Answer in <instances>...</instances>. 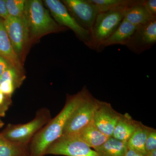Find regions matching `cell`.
I'll use <instances>...</instances> for the list:
<instances>
[{"label": "cell", "instance_id": "603a6c76", "mask_svg": "<svg viewBox=\"0 0 156 156\" xmlns=\"http://www.w3.org/2000/svg\"><path fill=\"white\" fill-rule=\"evenodd\" d=\"M12 103L11 97L6 96L0 91V117H5Z\"/></svg>", "mask_w": 156, "mask_h": 156}, {"label": "cell", "instance_id": "ba28073f", "mask_svg": "<svg viewBox=\"0 0 156 156\" xmlns=\"http://www.w3.org/2000/svg\"><path fill=\"white\" fill-rule=\"evenodd\" d=\"M44 2L54 20L61 26L71 29L78 38L87 47L90 41V32L84 29L78 24L71 16L61 1L45 0Z\"/></svg>", "mask_w": 156, "mask_h": 156}, {"label": "cell", "instance_id": "ac0fdd59", "mask_svg": "<svg viewBox=\"0 0 156 156\" xmlns=\"http://www.w3.org/2000/svg\"><path fill=\"white\" fill-rule=\"evenodd\" d=\"M128 150L127 141L119 140L113 136L109 137L103 144L94 149L98 156H125Z\"/></svg>", "mask_w": 156, "mask_h": 156}, {"label": "cell", "instance_id": "ffe728a7", "mask_svg": "<svg viewBox=\"0 0 156 156\" xmlns=\"http://www.w3.org/2000/svg\"><path fill=\"white\" fill-rule=\"evenodd\" d=\"M98 13L131 7L137 0H89Z\"/></svg>", "mask_w": 156, "mask_h": 156}, {"label": "cell", "instance_id": "277c9868", "mask_svg": "<svg viewBox=\"0 0 156 156\" xmlns=\"http://www.w3.org/2000/svg\"><path fill=\"white\" fill-rule=\"evenodd\" d=\"M52 119L51 113L46 108L38 110L34 118L24 124H9L1 132L11 142L30 144L34 135Z\"/></svg>", "mask_w": 156, "mask_h": 156}, {"label": "cell", "instance_id": "5b68a950", "mask_svg": "<svg viewBox=\"0 0 156 156\" xmlns=\"http://www.w3.org/2000/svg\"><path fill=\"white\" fill-rule=\"evenodd\" d=\"M98 101L87 89L82 101L68 120L62 135L76 134L92 123Z\"/></svg>", "mask_w": 156, "mask_h": 156}, {"label": "cell", "instance_id": "cb8c5ba5", "mask_svg": "<svg viewBox=\"0 0 156 156\" xmlns=\"http://www.w3.org/2000/svg\"><path fill=\"white\" fill-rule=\"evenodd\" d=\"M145 149L147 154L156 149V131L153 128L149 133L147 138Z\"/></svg>", "mask_w": 156, "mask_h": 156}, {"label": "cell", "instance_id": "52a82bcc", "mask_svg": "<svg viewBox=\"0 0 156 156\" xmlns=\"http://www.w3.org/2000/svg\"><path fill=\"white\" fill-rule=\"evenodd\" d=\"M4 24L14 52L22 62L27 48L30 44L28 27L24 17L8 16Z\"/></svg>", "mask_w": 156, "mask_h": 156}, {"label": "cell", "instance_id": "9c48e42d", "mask_svg": "<svg viewBox=\"0 0 156 156\" xmlns=\"http://www.w3.org/2000/svg\"><path fill=\"white\" fill-rule=\"evenodd\" d=\"M71 16L81 27L91 32L98 12L89 0H62Z\"/></svg>", "mask_w": 156, "mask_h": 156}, {"label": "cell", "instance_id": "6da1fadb", "mask_svg": "<svg viewBox=\"0 0 156 156\" xmlns=\"http://www.w3.org/2000/svg\"><path fill=\"white\" fill-rule=\"evenodd\" d=\"M87 89L84 87L75 95L68 96L61 111L34 135L30 143V156H44L48 147L62 135L68 120L82 101Z\"/></svg>", "mask_w": 156, "mask_h": 156}, {"label": "cell", "instance_id": "8992f818", "mask_svg": "<svg viewBox=\"0 0 156 156\" xmlns=\"http://www.w3.org/2000/svg\"><path fill=\"white\" fill-rule=\"evenodd\" d=\"M52 154L66 156H98L75 134L62 135L52 143L45 151L44 156Z\"/></svg>", "mask_w": 156, "mask_h": 156}, {"label": "cell", "instance_id": "4fadbf2b", "mask_svg": "<svg viewBox=\"0 0 156 156\" xmlns=\"http://www.w3.org/2000/svg\"><path fill=\"white\" fill-rule=\"evenodd\" d=\"M136 27L123 19L114 32L101 45L100 52L106 47L112 45L126 46L134 33Z\"/></svg>", "mask_w": 156, "mask_h": 156}, {"label": "cell", "instance_id": "f546056e", "mask_svg": "<svg viewBox=\"0 0 156 156\" xmlns=\"http://www.w3.org/2000/svg\"><path fill=\"white\" fill-rule=\"evenodd\" d=\"M146 156H156V149L148 153Z\"/></svg>", "mask_w": 156, "mask_h": 156}, {"label": "cell", "instance_id": "44dd1931", "mask_svg": "<svg viewBox=\"0 0 156 156\" xmlns=\"http://www.w3.org/2000/svg\"><path fill=\"white\" fill-rule=\"evenodd\" d=\"M25 77L23 73L11 66L6 70L0 77V83L5 81L11 82L17 89L21 86Z\"/></svg>", "mask_w": 156, "mask_h": 156}, {"label": "cell", "instance_id": "83f0119b", "mask_svg": "<svg viewBox=\"0 0 156 156\" xmlns=\"http://www.w3.org/2000/svg\"><path fill=\"white\" fill-rule=\"evenodd\" d=\"M9 16L6 7L5 0H0V18L5 19Z\"/></svg>", "mask_w": 156, "mask_h": 156}, {"label": "cell", "instance_id": "2e32d148", "mask_svg": "<svg viewBox=\"0 0 156 156\" xmlns=\"http://www.w3.org/2000/svg\"><path fill=\"white\" fill-rule=\"evenodd\" d=\"M75 134L94 149L103 144L109 138L94 126L93 122Z\"/></svg>", "mask_w": 156, "mask_h": 156}, {"label": "cell", "instance_id": "f1b7e54d", "mask_svg": "<svg viewBox=\"0 0 156 156\" xmlns=\"http://www.w3.org/2000/svg\"><path fill=\"white\" fill-rule=\"evenodd\" d=\"M125 156H146L137 153L135 152L134 151L128 149L127 151V152L125 155Z\"/></svg>", "mask_w": 156, "mask_h": 156}, {"label": "cell", "instance_id": "30bf717a", "mask_svg": "<svg viewBox=\"0 0 156 156\" xmlns=\"http://www.w3.org/2000/svg\"><path fill=\"white\" fill-rule=\"evenodd\" d=\"M156 43V18L136 27L126 45L130 51L140 54L151 49Z\"/></svg>", "mask_w": 156, "mask_h": 156}, {"label": "cell", "instance_id": "8fae6325", "mask_svg": "<svg viewBox=\"0 0 156 156\" xmlns=\"http://www.w3.org/2000/svg\"><path fill=\"white\" fill-rule=\"evenodd\" d=\"M121 115L112 108L110 104L98 100L93 123L101 132L111 137Z\"/></svg>", "mask_w": 156, "mask_h": 156}, {"label": "cell", "instance_id": "7c38bea8", "mask_svg": "<svg viewBox=\"0 0 156 156\" xmlns=\"http://www.w3.org/2000/svg\"><path fill=\"white\" fill-rule=\"evenodd\" d=\"M0 56H2L15 68L23 73L22 62L14 52L6 32L4 20L0 18Z\"/></svg>", "mask_w": 156, "mask_h": 156}, {"label": "cell", "instance_id": "484cf974", "mask_svg": "<svg viewBox=\"0 0 156 156\" xmlns=\"http://www.w3.org/2000/svg\"><path fill=\"white\" fill-rule=\"evenodd\" d=\"M143 5L152 16L156 17V0H144Z\"/></svg>", "mask_w": 156, "mask_h": 156}, {"label": "cell", "instance_id": "4dcf8cb0", "mask_svg": "<svg viewBox=\"0 0 156 156\" xmlns=\"http://www.w3.org/2000/svg\"><path fill=\"white\" fill-rule=\"evenodd\" d=\"M4 124L5 123L2 121L1 118L0 117V128H2L4 126Z\"/></svg>", "mask_w": 156, "mask_h": 156}, {"label": "cell", "instance_id": "e0dca14e", "mask_svg": "<svg viewBox=\"0 0 156 156\" xmlns=\"http://www.w3.org/2000/svg\"><path fill=\"white\" fill-rule=\"evenodd\" d=\"M152 128L144 126L140 122L138 127L130 137L128 143V149L131 150L143 155H147L145 149V144L149 133Z\"/></svg>", "mask_w": 156, "mask_h": 156}, {"label": "cell", "instance_id": "d4e9b609", "mask_svg": "<svg viewBox=\"0 0 156 156\" xmlns=\"http://www.w3.org/2000/svg\"><path fill=\"white\" fill-rule=\"evenodd\" d=\"M16 88L11 82L5 81L0 83V91L6 96L11 97Z\"/></svg>", "mask_w": 156, "mask_h": 156}, {"label": "cell", "instance_id": "7a4b0ae2", "mask_svg": "<svg viewBox=\"0 0 156 156\" xmlns=\"http://www.w3.org/2000/svg\"><path fill=\"white\" fill-rule=\"evenodd\" d=\"M23 17L28 27L30 44L45 35L67 29L54 20L40 0L26 1Z\"/></svg>", "mask_w": 156, "mask_h": 156}, {"label": "cell", "instance_id": "9a60e30c", "mask_svg": "<svg viewBox=\"0 0 156 156\" xmlns=\"http://www.w3.org/2000/svg\"><path fill=\"white\" fill-rule=\"evenodd\" d=\"M139 123L133 120L128 113L122 114L115 127L112 136L119 140L127 142Z\"/></svg>", "mask_w": 156, "mask_h": 156}, {"label": "cell", "instance_id": "7402d4cb", "mask_svg": "<svg viewBox=\"0 0 156 156\" xmlns=\"http://www.w3.org/2000/svg\"><path fill=\"white\" fill-rule=\"evenodd\" d=\"M6 7L9 16L21 17L24 14L25 0H5Z\"/></svg>", "mask_w": 156, "mask_h": 156}, {"label": "cell", "instance_id": "d6986e66", "mask_svg": "<svg viewBox=\"0 0 156 156\" xmlns=\"http://www.w3.org/2000/svg\"><path fill=\"white\" fill-rule=\"evenodd\" d=\"M0 156H30V144L11 142L0 133Z\"/></svg>", "mask_w": 156, "mask_h": 156}, {"label": "cell", "instance_id": "5bb4252c", "mask_svg": "<svg viewBox=\"0 0 156 156\" xmlns=\"http://www.w3.org/2000/svg\"><path fill=\"white\" fill-rule=\"evenodd\" d=\"M144 0H137L136 3L126 10L123 19L133 25L138 26L145 24L156 18L147 11L143 5Z\"/></svg>", "mask_w": 156, "mask_h": 156}, {"label": "cell", "instance_id": "3957f363", "mask_svg": "<svg viewBox=\"0 0 156 156\" xmlns=\"http://www.w3.org/2000/svg\"><path fill=\"white\" fill-rule=\"evenodd\" d=\"M128 8L98 13L90 32V41L87 47L100 52L101 45L118 28Z\"/></svg>", "mask_w": 156, "mask_h": 156}, {"label": "cell", "instance_id": "4316f807", "mask_svg": "<svg viewBox=\"0 0 156 156\" xmlns=\"http://www.w3.org/2000/svg\"><path fill=\"white\" fill-rule=\"evenodd\" d=\"M11 66H13L7 59L0 56V77L6 70Z\"/></svg>", "mask_w": 156, "mask_h": 156}]
</instances>
